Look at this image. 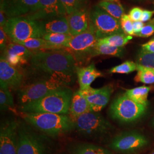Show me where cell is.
I'll return each mask as SVG.
<instances>
[{
	"label": "cell",
	"instance_id": "1",
	"mask_svg": "<svg viewBox=\"0 0 154 154\" xmlns=\"http://www.w3.org/2000/svg\"><path fill=\"white\" fill-rule=\"evenodd\" d=\"M30 61L33 69L40 74L57 77L67 86L74 81L77 61L65 48L34 51Z\"/></svg>",
	"mask_w": 154,
	"mask_h": 154
},
{
	"label": "cell",
	"instance_id": "2",
	"mask_svg": "<svg viewBox=\"0 0 154 154\" xmlns=\"http://www.w3.org/2000/svg\"><path fill=\"white\" fill-rule=\"evenodd\" d=\"M22 119L37 131L51 137H56L70 132L74 128L69 116L46 112H23Z\"/></svg>",
	"mask_w": 154,
	"mask_h": 154
},
{
	"label": "cell",
	"instance_id": "3",
	"mask_svg": "<svg viewBox=\"0 0 154 154\" xmlns=\"http://www.w3.org/2000/svg\"><path fill=\"white\" fill-rule=\"evenodd\" d=\"M73 93L68 87L56 90L35 102L20 106L23 112H46L66 115L69 112Z\"/></svg>",
	"mask_w": 154,
	"mask_h": 154
},
{
	"label": "cell",
	"instance_id": "4",
	"mask_svg": "<svg viewBox=\"0 0 154 154\" xmlns=\"http://www.w3.org/2000/svg\"><path fill=\"white\" fill-rule=\"evenodd\" d=\"M67 87L63 81L57 77L45 74L39 79L27 83H23L18 91V100L20 106L35 102L56 90Z\"/></svg>",
	"mask_w": 154,
	"mask_h": 154
},
{
	"label": "cell",
	"instance_id": "5",
	"mask_svg": "<svg viewBox=\"0 0 154 154\" xmlns=\"http://www.w3.org/2000/svg\"><path fill=\"white\" fill-rule=\"evenodd\" d=\"M51 147L47 135L39 134L26 122H18L17 154H50Z\"/></svg>",
	"mask_w": 154,
	"mask_h": 154
},
{
	"label": "cell",
	"instance_id": "6",
	"mask_svg": "<svg viewBox=\"0 0 154 154\" xmlns=\"http://www.w3.org/2000/svg\"><path fill=\"white\" fill-rule=\"evenodd\" d=\"M3 28L9 38L14 43L44 36L38 22L25 17L8 18Z\"/></svg>",
	"mask_w": 154,
	"mask_h": 154
},
{
	"label": "cell",
	"instance_id": "7",
	"mask_svg": "<svg viewBox=\"0 0 154 154\" xmlns=\"http://www.w3.org/2000/svg\"><path fill=\"white\" fill-rule=\"evenodd\" d=\"M72 121L77 132L88 138L105 135L112 128L110 122L100 114L93 111L79 116Z\"/></svg>",
	"mask_w": 154,
	"mask_h": 154
},
{
	"label": "cell",
	"instance_id": "8",
	"mask_svg": "<svg viewBox=\"0 0 154 154\" xmlns=\"http://www.w3.org/2000/svg\"><path fill=\"white\" fill-rule=\"evenodd\" d=\"M147 107L139 104L125 94L114 100L110 106L111 116L123 123L136 121L146 113Z\"/></svg>",
	"mask_w": 154,
	"mask_h": 154
},
{
	"label": "cell",
	"instance_id": "9",
	"mask_svg": "<svg viewBox=\"0 0 154 154\" xmlns=\"http://www.w3.org/2000/svg\"><path fill=\"white\" fill-rule=\"evenodd\" d=\"M98 39L103 38L116 34L123 33L121 22L110 16L99 6L90 11V25Z\"/></svg>",
	"mask_w": 154,
	"mask_h": 154
},
{
	"label": "cell",
	"instance_id": "10",
	"mask_svg": "<svg viewBox=\"0 0 154 154\" xmlns=\"http://www.w3.org/2000/svg\"><path fill=\"white\" fill-rule=\"evenodd\" d=\"M98 40L93 28L90 25L85 32L72 36L64 48L72 53L76 61H84L91 58L93 50Z\"/></svg>",
	"mask_w": 154,
	"mask_h": 154
},
{
	"label": "cell",
	"instance_id": "11",
	"mask_svg": "<svg viewBox=\"0 0 154 154\" xmlns=\"http://www.w3.org/2000/svg\"><path fill=\"white\" fill-rule=\"evenodd\" d=\"M147 137L137 131L122 132L111 139L109 147L116 152L123 154L137 153L149 144Z\"/></svg>",
	"mask_w": 154,
	"mask_h": 154
},
{
	"label": "cell",
	"instance_id": "12",
	"mask_svg": "<svg viewBox=\"0 0 154 154\" xmlns=\"http://www.w3.org/2000/svg\"><path fill=\"white\" fill-rule=\"evenodd\" d=\"M18 122L8 119L0 127V154H18Z\"/></svg>",
	"mask_w": 154,
	"mask_h": 154
},
{
	"label": "cell",
	"instance_id": "13",
	"mask_svg": "<svg viewBox=\"0 0 154 154\" xmlns=\"http://www.w3.org/2000/svg\"><path fill=\"white\" fill-rule=\"evenodd\" d=\"M39 0H1L8 18L26 17L32 14L37 9Z\"/></svg>",
	"mask_w": 154,
	"mask_h": 154
},
{
	"label": "cell",
	"instance_id": "14",
	"mask_svg": "<svg viewBox=\"0 0 154 154\" xmlns=\"http://www.w3.org/2000/svg\"><path fill=\"white\" fill-rule=\"evenodd\" d=\"M81 93L87 99L93 112H99L110 100L113 88L111 85H107L102 88H94L91 87L85 90H80Z\"/></svg>",
	"mask_w": 154,
	"mask_h": 154
},
{
	"label": "cell",
	"instance_id": "15",
	"mask_svg": "<svg viewBox=\"0 0 154 154\" xmlns=\"http://www.w3.org/2000/svg\"><path fill=\"white\" fill-rule=\"evenodd\" d=\"M67 13L60 0H39L35 11L25 17L40 21L55 17L66 16Z\"/></svg>",
	"mask_w": 154,
	"mask_h": 154
},
{
	"label": "cell",
	"instance_id": "16",
	"mask_svg": "<svg viewBox=\"0 0 154 154\" xmlns=\"http://www.w3.org/2000/svg\"><path fill=\"white\" fill-rule=\"evenodd\" d=\"M24 81L23 74L1 56L0 82L5 84L11 90H18Z\"/></svg>",
	"mask_w": 154,
	"mask_h": 154
},
{
	"label": "cell",
	"instance_id": "17",
	"mask_svg": "<svg viewBox=\"0 0 154 154\" xmlns=\"http://www.w3.org/2000/svg\"><path fill=\"white\" fill-rule=\"evenodd\" d=\"M4 57L13 66H21L26 64L32 58L34 51L22 45L11 42L7 45L4 51Z\"/></svg>",
	"mask_w": 154,
	"mask_h": 154
},
{
	"label": "cell",
	"instance_id": "18",
	"mask_svg": "<svg viewBox=\"0 0 154 154\" xmlns=\"http://www.w3.org/2000/svg\"><path fill=\"white\" fill-rule=\"evenodd\" d=\"M69 32L75 36L87 30L90 25V11L86 6L67 15Z\"/></svg>",
	"mask_w": 154,
	"mask_h": 154
},
{
	"label": "cell",
	"instance_id": "19",
	"mask_svg": "<svg viewBox=\"0 0 154 154\" xmlns=\"http://www.w3.org/2000/svg\"><path fill=\"white\" fill-rule=\"evenodd\" d=\"M66 16L55 17L37 21L44 35L48 33L70 34Z\"/></svg>",
	"mask_w": 154,
	"mask_h": 154
},
{
	"label": "cell",
	"instance_id": "20",
	"mask_svg": "<svg viewBox=\"0 0 154 154\" xmlns=\"http://www.w3.org/2000/svg\"><path fill=\"white\" fill-rule=\"evenodd\" d=\"M78 81L80 90H85L91 87V83L98 78L103 75L98 71L94 63L86 67H77L76 69Z\"/></svg>",
	"mask_w": 154,
	"mask_h": 154
},
{
	"label": "cell",
	"instance_id": "21",
	"mask_svg": "<svg viewBox=\"0 0 154 154\" xmlns=\"http://www.w3.org/2000/svg\"><path fill=\"white\" fill-rule=\"evenodd\" d=\"M91 111L87 99L81 93L79 89L75 91L72 96L69 114L72 121L85 113Z\"/></svg>",
	"mask_w": 154,
	"mask_h": 154
},
{
	"label": "cell",
	"instance_id": "22",
	"mask_svg": "<svg viewBox=\"0 0 154 154\" xmlns=\"http://www.w3.org/2000/svg\"><path fill=\"white\" fill-rule=\"evenodd\" d=\"M70 154H112L108 149L92 143H73L68 147Z\"/></svg>",
	"mask_w": 154,
	"mask_h": 154
},
{
	"label": "cell",
	"instance_id": "23",
	"mask_svg": "<svg viewBox=\"0 0 154 154\" xmlns=\"http://www.w3.org/2000/svg\"><path fill=\"white\" fill-rule=\"evenodd\" d=\"M17 44L22 45L32 51H42L48 50H56L65 49L63 47L53 44L49 41L45 40L43 38H30L23 42H18Z\"/></svg>",
	"mask_w": 154,
	"mask_h": 154
},
{
	"label": "cell",
	"instance_id": "24",
	"mask_svg": "<svg viewBox=\"0 0 154 154\" xmlns=\"http://www.w3.org/2000/svg\"><path fill=\"white\" fill-rule=\"evenodd\" d=\"M151 89L149 86H142L127 90L125 94L135 102L147 107L149 105L148 95Z\"/></svg>",
	"mask_w": 154,
	"mask_h": 154
},
{
	"label": "cell",
	"instance_id": "25",
	"mask_svg": "<svg viewBox=\"0 0 154 154\" xmlns=\"http://www.w3.org/2000/svg\"><path fill=\"white\" fill-rule=\"evenodd\" d=\"M125 49L123 48H116L103 44H97L94 48L91 57L98 55H110L122 58L123 57Z\"/></svg>",
	"mask_w": 154,
	"mask_h": 154
},
{
	"label": "cell",
	"instance_id": "26",
	"mask_svg": "<svg viewBox=\"0 0 154 154\" xmlns=\"http://www.w3.org/2000/svg\"><path fill=\"white\" fill-rule=\"evenodd\" d=\"M98 6L120 22L122 17L125 14L124 8L119 0L114 2L102 1L99 2Z\"/></svg>",
	"mask_w": 154,
	"mask_h": 154
},
{
	"label": "cell",
	"instance_id": "27",
	"mask_svg": "<svg viewBox=\"0 0 154 154\" xmlns=\"http://www.w3.org/2000/svg\"><path fill=\"white\" fill-rule=\"evenodd\" d=\"M132 36L125 33L116 34L103 38L99 39L98 42L116 48H123L132 39Z\"/></svg>",
	"mask_w": 154,
	"mask_h": 154
},
{
	"label": "cell",
	"instance_id": "28",
	"mask_svg": "<svg viewBox=\"0 0 154 154\" xmlns=\"http://www.w3.org/2000/svg\"><path fill=\"white\" fill-rule=\"evenodd\" d=\"M14 106L11 89L5 84L0 82V108L1 110L12 109Z\"/></svg>",
	"mask_w": 154,
	"mask_h": 154
},
{
	"label": "cell",
	"instance_id": "29",
	"mask_svg": "<svg viewBox=\"0 0 154 154\" xmlns=\"http://www.w3.org/2000/svg\"><path fill=\"white\" fill-rule=\"evenodd\" d=\"M137 74L134 79L137 82L149 85L154 83V69L137 64Z\"/></svg>",
	"mask_w": 154,
	"mask_h": 154
},
{
	"label": "cell",
	"instance_id": "30",
	"mask_svg": "<svg viewBox=\"0 0 154 154\" xmlns=\"http://www.w3.org/2000/svg\"><path fill=\"white\" fill-rule=\"evenodd\" d=\"M72 37L70 34L63 33H48L43 36V38L53 44L64 48Z\"/></svg>",
	"mask_w": 154,
	"mask_h": 154
},
{
	"label": "cell",
	"instance_id": "31",
	"mask_svg": "<svg viewBox=\"0 0 154 154\" xmlns=\"http://www.w3.org/2000/svg\"><path fill=\"white\" fill-rule=\"evenodd\" d=\"M67 15L86 6L87 0H60Z\"/></svg>",
	"mask_w": 154,
	"mask_h": 154
},
{
	"label": "cell",
	"instance_id": "32",
	"mask_svg": "<svg viewBox=\"0 0 154 154\" xmlns=\"http://www.w3.org/2000/svg\"><path fill=\"white\" fill-rule=\"evenodd\" d=\"M137 70V63L132 61H127L121 65L112 67L109 72L111 74H128Z\"/></svg>",
	"mask_w": 154,
	"mask_h": 154
},
{
	"label": "cell",
	"instance_id": "33",
	"mask_svg": "<svg viewBox=\"0 0 154 154\" xmlns=\"http://www.w3.org/2000/svg\"><path fill=\"white\" fill-rule=\"evenodd\" d=\"M138 65L154 69V53H146L140 51L137 57Z\"/></svg>",
	"mask_w": 154,
	"mask_h": 154
},
{
	"label": "cell",
	"instance_id": "34",
	"mask_svg": "<svg viewBox=\"0 0 154 154\" xmlns=\"http://www.w3.org/2000/svg\"><path fill=\"white\" fill-rule=\"evenodd\" d=\"M121 25L124 33L128 35H134L133 21L130 16L127 14H124L122 17Z\"/></svg>",
	"mask_w": 154,
	"mask_h": 154
},
{
	"label": "cell",
	"instance_id": "35",
	"mask_svg": "<svg viewBox=\"0 0 154 154\" xmlns=\"http://www.w3.org/2000/svg\"><path fill=\"white\" fill-rule=\"evenodd\" d=\"M154 33V18L146 23L141 32L135 36L142 38H147L151 36Z\"/></svg>",
	"mask_w": 154,
	"mask_h": 154
},
{
	"label": "cell",
	"instance_id": "36",
	"mask_svg": "<svg viewBox=\"0 0 154 154\" xmlns=\"http://www.w3.org/2000/svg\"><path fill=\"white\" fill-rule=\"evenodd\" d=\"M143 10L139 7H134L129 12L128 16L133 22L140 21Z\"/></svg>",
	"mask_w": 154,
	"mask_h": 154
},
{
	"label": "cell",
	"instance_id": "37",
	"mask_svg": "<svg viewBox=\"0 0 154 154\" xmlns=\"http://www.w3.org/2000/svg\"><path fill=\"white\" fill-rule=\"evenodd\" d=\"M8 36L7 35L3 27L0 28V49L1 51H4L5 49L8 44Z\"/></svg>",
	"mask_w": 154,
	"mask_h": 154
},
{
	"label": "cell",
	"instance_id": "38",
	"mask_svg": "<svg viewBox=\"0 0 154 154\" xmlns=\"http://www.w3.org/2000/svg\"><path fill=\"white\" fill-rule=\"evenodd\" d=\"M140 51L146 53H154V38L142 45Z\"/></svg>",
	"mask_w": 154,
	"mask_h": 154
},
{
	"label": "cell",
	"instance_id": "39",
	"mask_svg": "<svg viewBox=\"0 0 154 154\" xmlns=\"http://www.w3.org/2000/svg\"><path fill=\"white\" fill-rule=\"evenodd\" d=\"M154 14V11H147V10H144L141 19H140V21L143 22L149 21Z\"/></svg>",
	"mask_w": 154,
	"mask_h": 154
},
{
	"label": "cell",
	"instance_id": "40",
	"mask_svg": "<svg viewBox=\"0 0 154 154\" xmlns=\"http://www.w3.org/2000/svg\"><path fill=\"white\" fill-rule=\"evenodd\" d=\"M144 22H142L141 21H135L133 22V28H134V35H136L137 34L140 33L144 26Z\"/></svg>",
	"mask_w": 154,
	"mask_h": 154
},
{
	"label": "cell",
	"instance_id": "41",
	"mask_svg": "<svg viewBox=\"0 0 154 154\" xmlns=\"http://www.w3.org/2000/svg\"><path fill=\"white\" fill-rule=\"evenodd\" d=\"M102 1H109V2H114V1H116V0H102Z\"/></svg>",
	"mask_w": 154,
	"mask_h": 154
},
{
	"label": "cell",
	"instance_id": "42",
	"mask_svg": "<svg viewBox=\"0 0 154 154\" xmlns=\"http://www.w3.org/2000/svg\"><path fill=\"white\" fill-rule=\"evenodd\" d=\"M152 125H153V126H154V118H153V120H152Z\"/></svg>",
	"mask_w": 154,
	"mask_h": 154
},
{
	"label": "cell",
	"instance_id": "43",
	"mask_svg": "<svg viewBox=\"0 0 154 154\" xmlns=\"http://www.w3.org/2000/svg\"><path fill=\"white\" fill-rule=\"evenodd\" d=\"M150 154H154V151H152V152H151Z\"/></svg>",
	"mask_w": 154,
	"mask_h": 154
}]
</instances>
